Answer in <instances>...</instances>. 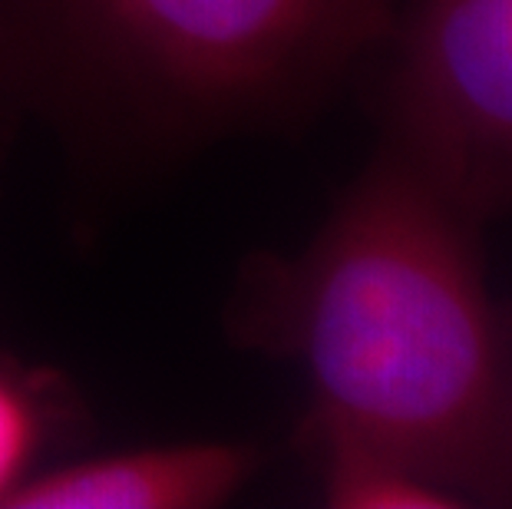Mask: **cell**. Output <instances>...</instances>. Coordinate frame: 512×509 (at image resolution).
I'll return each instance as SVG.
<instances>
[{
	"label": "cell",
	"mask_w": 512,
	"mask_h": 509,
	"mask_svg": "<svg viewBox=\"0 0 512 509\" xmlns=\"http://www.w3.org/2000/svg\"><path fill=\"white\" fill-rule=\"evenodd\" d=\"M321 470L324 503L334 509H456L466 506L407 460L344 437L337 430L308 427Z\"/></svg>",
	"instance_id": "5"
},
{
	"label": "cell",
	"mask_w": 512,
	"mask_h": 509,
	"mask_svg": "<svg viewBox=\"0 0 512 509\" xmlns=\"http://www.w3.org/2000/svg\"><path fill=\"white\" fill-rule=\"evenodd\" d=\"M479 225L387 149L304 252L258 265L245 334L308 374V427L374 443L466 506H512V318Z\"/></svg>",
	"instance_id": "1"
},
{
	"label": "cell",
	"mask_w": 512,
	"mask_h": 509,
	"mask_svg": "<svg viewBox=\"0 0 512 509\" xmlns=\"http://www.w3.org/2000/svg\"><path fill=\"white\" fill-rule=\"evenodd\" d=\"M387 119L390 149L476 222L512 209V0H410Z\"/></svg>",
	"instance_id": "3"
},
{
	"label": "cell",
	"mask_w": 512,
	"mask_h": 509,
	"mask_svg": "<svg viewBox=\"0 0 512 509\" xmlns=\"http://www.w3.org/2000/svg\"><path fill=\"white\" fill-rule=\"evenodd\" d=\"M255 453L238 443H172L27 473L0 509H209L242 490Z\"/></svg>",
	"instance_id": "4"
},
{
	"label": "cell",
	"mask_w": 512,
	"mask_h": 509,
	"mask_svg": "<svg viewBox=\"0 0 512 509\" xmlns=\"http://www.w3.org/2000/svg\"><path fill=\"white\" fill-rule=\"evenodd\" d=\"M90 86L172 133L291 116L387 37L394 0H37Z\"/></svg>",
	"instance_id": "2"
},
{
	"label": "cell",
	"mask_w": 512,
	"mask_h": 509,
	"mask_svg": "<svg viewBox=\"0 0 512 509\" xmlns=\"http://www.w3.org/2000/svg\"><path fill=\"white\" fill-rule=\"evenodd\" d=\"M40 443V414L14 377L0 374V500L24 480Z\"/></svg>",
	"instance_id": "6"
}]
</instances>
